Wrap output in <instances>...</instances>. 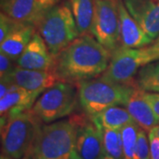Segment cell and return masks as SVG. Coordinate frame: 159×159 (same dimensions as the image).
I'll return each mask as SVG.
<instances>
[{
    "mask_svg": "<svg viewBox=\"0 0 159 159\" xmlns=\"http://www.w3.org/2000/svg\"><path fill=\"white\" fill-rule=\"evenodd\" d=\"M121 47L139 49L150 45L152 40L127 11L122 0L118 1Z\"/></svg>",
    "mask_w": 159,
    "mask_h": 159,
    "instance_id": "obj_14",
    "label": "cell"
},
{
    "mask_svg": "<svg viewBox=\"0 0 159 159\" xmlns=\"http://www.w3.org/2000/svg\"><path fill=\"white\" fill-rule=\"evenodd\" d=\"M133 119L143 130H151L159 125V120L143 96V91L135 88L125 105Z\"/></svg>",
    "mask_w": 159,
    "mask_h": 159,
    "instance_id": "obj_17",
    "label": "cell"
},
{
    "mask_svg": "<svg viewBox=\"0 0 159 159\" xmlns=\"http://www.w3.org/2000/svg\"><path fill=\"white\" fill-rule=\"evenodd\" d=\"M133 86L145 92L159 93V60L140 69L133 80Z\"/></svg>",
    "mask_w": 159,
    "mask_h": 159,
    "instance_id": "obj_20",
    "label": "cell"
},
{
    "mask_svg": "<svg viewBox=\"0 0 159 159\" xmlns=\"http://www.w3.org/2000/svg\"><path fill=\"white\" fill-rule=\"evenodd\" d=\"M90 34L107 49L111 54L121 47L117 0H95V11Z\"/></svg>",
    "mask_w": 159,
    "mask_h": 159,
    "instance_id": "obj_8",
    "label": "cell"
},
{
    "mask_svg": "<svg viewBox=\"0 0 159 159\" xmlns=\"http://www.w3.org/2000/svg\"><path fill=\"white\" fill-rule=\"evenodd\" d=\"M150 46L153 49V51H155V53H156V55L157 57V59L159 60V35L154 40L152 44H150Z\"/></svg>",
    "mask_w": 159,
    "mask_h": 159,
    "instance_id": "obj_28",
    "label": "cell"
},
{
    "mask_svg": "<svg viewBox=\"0 0 159 159\" xmlns=\"http://www.w3.org/2000/svg\"><path fill=\"white\" fill-rule=\"evenodd\" d=\"M59 0H2V12L18 21L34 24Z\"/></svg>",
    "mask_w": 159,
    "mask_h": 159,
    "instance_id": "obj_10",
    "label": "cell"
},
{
    "mask_svg": "<svg viewBox=\"0 0 159 159\" xmlns=\"http://www.w3.org/2000/svg\"><path fill=\"white\" fill-rule=\"evenodd\" d=\"M19 67L30 70L54 69L55 58L52 56L44 40L38 33L29 42L21 55L15 60Z\"/></svg>",
    "mask_w": 159,
    "mask_h": 159,
    "instance_id": "obj_13",
    "label": "cell"
},
{
    "mask_svg": "<svg viewBox=\"0 0 159 159\" xmlns=\"http://www.w3.org/2000/svg\"><path fill=\"white\" fill-rule=\"evenodd\" d=\"M102 133L104 154L114 159H123V144L120 130L100 128Z\"/></svg>",
    "mask_w": 159,
    "mask_h": 159,
    "instance_id": "obj_21",
    "label": "cell"
},
{
    "mask_svg": "<svg viewBox=\"0 0 159 159\" xmlns=\"http://www.w3.org/2000/svg\"><path fill=\"white\" fill-rule=\"evenodd\" d=\"M76 122L68 119L42 125L30 159H74Z\"/></svg>",
    "mask_w": 159,
    "mask_h": 159,
    "instance_id": "obj_4",
    "label": "cell"
},
{
    "mask_svg": "<svg viewBox=\"0 0 159 159\" xmlns=\"http://www.w3.org/2000/svg\"><path fill=\"white\" fill-rule=\"evenodd\" d=\"M140 128L139 125L134 122L126 125L120 130L123 144V159H134Z\"/></svg>",
    "mask_w": 159,
    "mask_h": 159,
    "instance_id": "obj_22",
    "label": "cell"
},
{
    "mask_svg": "<svg viewBox=\"0 0 159 159\" xmlns=\"http://www.w3.org/2000/svg\"><path fill=\"white\" fill-rule=\"evenodd\" d=\"M35 27L53 57L80 36L69 3L52 7L42 16Z\"/></svg>",
    "mask_w": 159,
    "mask_h": 159,
    "instance_id": "obj_5",
    "label": "cell"
},
{
    "mask_svg": "<svg viewBox=\"0 0 159 159\" xmlns=\"http://www.w3.org/2000/svg\"><path fill=\"white\" fill-rule=\"evenodd\" d=\"M127 11L152 40L159 35V0H123Z\"/></svg>",
    "mask_w": 159,
    "mask_h": 159,
    "instance_id": "obj_11",
    "label": "cell"
},
{
    "mask_svg": "<svg viewBox=\"0 0 159 159\" xmlns=\"http://www.w3.org/2000/svg\"><path fill=\"white\" fill-rule=\"evenodd\" d=\"M111 57V52L92 34L80 35L54 57V70L61 81L77 86L103 74Z\"/></svg>",
    "mask_w": 159,
    "mask_h": 159,
    "instance_id": "obj_1",
    "label": "cell"
},
{
    "mask_svg": "<svg viewBox=\"0 0 159 159\" xmlns=\"http://www.w3.org/2000/svg\"><path fill=\"white\" fill-rule=\"evenodd\" d=\"M100 159H114V158H112L111 157H110V156H107V155H105V154H104V155H103V156H102V157H101Z\"/></svg>",
    "mask_w": 159,
    "mask_h": 159,
    "instance_id": "obj_31",
    "label": "cell"
},
{
    "mask_svg": "<svg viewBox=\"0 0 159 159\" xmlns=\"http://www.w3.org/2000/svg\"><path fill=\"white\" fill-rule=\"evenodd\" d=\"M35 31L36 27L34 24L19 21L6 39L0 43V51L16 60L34 37Z\"/></svg>",
    "mask_w": 159,
    "mask_h": 159,
    "instance_id": "obj_16",
    "label": "cell"
},
{
    "mask_svg": "<svg viewBox=\"0 0 159 159\" xmlns=\"http://www.w3.org/2000/svg\"><path fill=\"white\" fill-rule=\"evenodd\" d=\"M19 21L1 11L0 14V43H2L8 34L14 29Z\"/></svg>",
    "mask_w": 159,
    "mask_h": 159,
    "instance_id": "obj_24",
    "label": "cell"
},
{
    "mask_svg": "<svg viewBox=\"0 0 159 159\" xmlns=\"http://www.w3.org/2000/svg\"><path fill=\"white\" fill-rule=\"evenodd\" d=\"M150 147V159H159V139L151 131L148 132Z\"/></svg>",
    "mask_w": 159,
    "mask_h": 159,
    "instance_id": "obj_27",
    "label": "cell"
},
{
    "mask_svg": "<svg viewBox=\"0 0 159 159\" xmlns=\"http://www.w3.org/2000/svg\"><path fill=\"white\" fill-rule=\"evenodd\" d=\"M42 91L29 90L15 86L6 96L0 98L1 120L31 110Z\"/></svg>",
    "mask_w": 159,
    "mask_h": 159,
    "instance_id": "obj_15",
    "label": "cell"
},
{
    "mask_svg": "<svg viewBox=\"0 0 159 159\" xmlns=\"http://www.w3.org/2000/svg\"><path fill=\"white\" fill-rule=\"evenodd\" d=\"M76 122L74 159H100L104 155L102 130L85 114L73 116Z\"/></svg>",
    "mask_w": 159,
    "mask_h": 159,
    "instance_id": "obj_9",
    "label": "cell"
},
{
    "mask_svg": "<svg viewBox=\"0 0 159 159\" xmlns=\"http://www.w3.org/2000/svg\"><path fill=\"white\" fill-rule=\"evenodd\" d=\"M150 131H151L154 134H155V135H156V136L157 137V138L159 139V125H156V126H155V127H153V128H152V129H151Z\"/></svg>",
    "mask_w": 159,
    "mask_h": 159,
    "instance_id": "obj_29",
    "label": "cell"
},
{
    "mask_svg": "<svg viewBox=\"0 0 159 159\" xmlns=\"http://www.w3.org/2000/svg\"><path fill=\"white\" fill-rule=\"evenodd\" d=\"M89 118L97 127L113 130H121L126 125L135 122L124 106H112Z\"/></svg>",
    "mask_w": 159,
    "mask_h": 159,
    "instance_id": "obj_18",
    "label": "cell"
},
{
    "mask_svg": "<svg viewBox=\"0 0 159 159\" xmlns=\"http://www.w3.org/2000/svg\"><path fill=\"white\" fill-rule=\"evenodd\" d=\"M79 102L89 117L112 106H125L135 88L100 76L77 85Z\"/></svg>",
    "mask_w": 159,
    "mask_h": 159,
    "instance_id": "obj_2",
    "label": "cell"
},
{
    "mask_svg": "<svg viewBox=\"0 0 159 159\" xmlns=\"http://www.w3.org/2000/svg\"><path fill=\"white\" fill-rule=\"evenodd\" d=\"M0 159H12V158H10V157H7L6 156H3V155H1V158ZM22 159H30V157H24Z\"/></svg>",
    "mask_w": 159,
    "mask_h": 159,
    "instance_id": "obj_30",
    "label": "cell"
},
{
    "mask_svg": "<svg viewBox=\"0 0 159 159\" xmlns=\"http://www.w3.org/2000/svg\"><path fill=\"white\" fill-rule=\"evenodd\" d=\"M143 96L148 102V104L150 105L156 117L159 120V93L143 91Z\"/></svg>",
    "mask_w": 159,
    "mask_h": 159,
    "instance_id": "obj_26",
    "label": "cell"
},
{
    "mask_svg": "<svg viewBox=\"0 0 159 159\" xmlns=\"http://www.w3.org/2000/svg\"><path fill=\"white\" fill-rule=\"evenodd\" d=\"M157 60L150 45L139 49L120 47L111 54L108 68L102 75L118 83L133 85V80L139 70Z\"/></svg>",
    "mask_w": 159,
    "mask_h": 159,
    "instance_id": "obj_7",
    "label": "cell"
},
{
    "mask_svg": "<svg viewBox=\"0 0 159 159\" xmlns=\"http://www.w3.org/2000/svg\"><path fill=\"white\" fill-rule=\"evenodd\" d=\"M16 66L17 65L14 59L0 51V77L9 74Z\"/></svg>",
    "mask_w": 159,
    "mask_h": 159,
    "instance_id": "obj_25",
    "label": "cell"
},
{
    "mask_svg": "<svg viewBox=\"0 0 159 159\" xmlns=\"http://www.w3.org/2000/svg\"><path fill=\"white\" fill-rule=\"evenodd\" d=\"M42 122L32 110L1 120V152L12 159L30 157Z\"/></svg>",
    "mask_w": 159,
    "mask_h": 159,
    "instance_id": "obj_3",
    "label": "cell"
},
{
    "mask_svg": "<svg viewBox=\"0 0 159 159\" xmlns=\"http://www.w3.org/2000/svg\"><path fill=\"white\" fill-rule=\"evenodd\" d=\"M78 101L77 86L59 81L43 91L31 110L42 123L50 124L71 115Z\"/></svg>",
    "mask_w": 159,
    "mask_h": 159,
    "instance_id": "obj_6",
    "label": "cell"
},
{
    "mask_svg": "<svg viewBox=\"0 0 159 159\" xmlns=\"http://www.w3.org/2000/svg\"><path fill=\"white\" fill-rule=\"evenodd\" d=\"M134 159H150V147L146 131L140 128L137 138Z\"/></svg>",
    "mask_w": 159,
    "mask_h": 159,
    "instance_id": "obj_23",
    "label": "cell"
},
{
    "mask_svg": "<svg viewBox=\"0 0 159 159\" xmlns=\"http://www.w3.org/2000/svg\"><path fill=\"white\" fill-rule=\"evenodd\" d=\"M6 76L15 86L42 92L61 81L54 69L30 70L16 66Z\"/></svg>",
    "mask_w": 159,
    "mask_h": 159,
    "instance_id": "obj_12",
    "label": "cell"
},
{
    "mask_svg": "<svg viewBox=\"0 0 159 159\" xmlns=\"http://www.w3.org/2000/svg\"><path fill=\"white\" fill-rule=\"evenodd\" d=\"M68 3L80 35L90 34L95 11V0H69Z\"/></svg>",
    "mask_w": 159,
    "mask_h": 159,
    "instance_id": "obj_19",
    "label": "cell"
}]
</instances>
